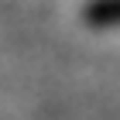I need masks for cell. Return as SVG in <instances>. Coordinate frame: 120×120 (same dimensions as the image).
I'll return each mask as SVG.
<instances>
[{
  "label": "cell",
  "instance_id": "1",
  "mask_svg": "<svg viewBox=\"0 0 120 120\" xmlns=\"http://www.w3.org/2000/svg\"><path fill=\"white\" fill-rule=\"evenodd\" d=\"M86 21L96 28H113L120 24V0H93L86 7Z\"/></svg>",
  "mask_w": 120,
  "mask_h": 120
}]
</instances>
